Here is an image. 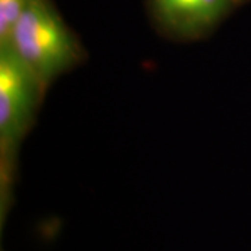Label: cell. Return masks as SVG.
<instances>
[{
	"instance_id": "cell-2",
	"label": "cell",
	"mask_w": 251,
	"mask_h": 251,
	"mask_svg": "<svg viewBox=\"0 0 251 251\" xmlns=\"http://www.w3.org/2000/svg\"><path fill=\"white\" fill-rule=\"evenodd\" d=\"M46 87L7 44H0V177L9 190L20 144L41 106Z\"/></svg>"
},
{
	"instance_id": "cell-5",
	"label": "cell",
	"mask_w": 251,
	"mask_h": 251,
	"mask_svg": "<svg viewBox=\"0 0 251 251\" xmlns=\"http://www.w3.org/2000/svg\"><path fill=\"white\" fill-rule=\"evenodd\" d=\"M232 1H233L234 6H240V4H244V3L250 1V0H232Z\"/></svg>"
},
{
	"instance_id": "cell-4",
	"label": "cell",
	"mask_w": 251,
	"mask_h": 251,
	"mask_svg": "<svg viewBox=\"0 0 251 251\" xmlns=\"http://www.w3.org/2000/svg\"><path fill=\"white\" fill-rule=\"evenodd\" d=\"M28 0H0V44L9 38Z\"/></svg>"
},
{
	"instance_id": "cell-1",
	"label": "cell",
	"mask_w": 251,
	"mask_h": 251,
	"mask_svg": "<svg viewBox=\"0 0 251 251\" xmlns=\"http://www.w3.org/2000/svg\"><path fill=\"white\" fill-rule=\"evenodd\" d=\"M1 44H7L48 88L85 59L80 39L50 0H28Z\"/></svg>"
},
{
	"instance_id": "cell-3",
	"label": "cell",
	"mask_w": 251,
	"mask_h": 251,
	"mask_svg": "<svg viewBox=\"0 0 251 251\" xmlns=\"http://www.w3.org/2000/svg\"><path fill=\"white\" fill-rule=\"evenodd\" d=\"M148 7L162 35L191 42L214 32L236 6L232 0H148Z\"/></svg>"
}]
</instances>
